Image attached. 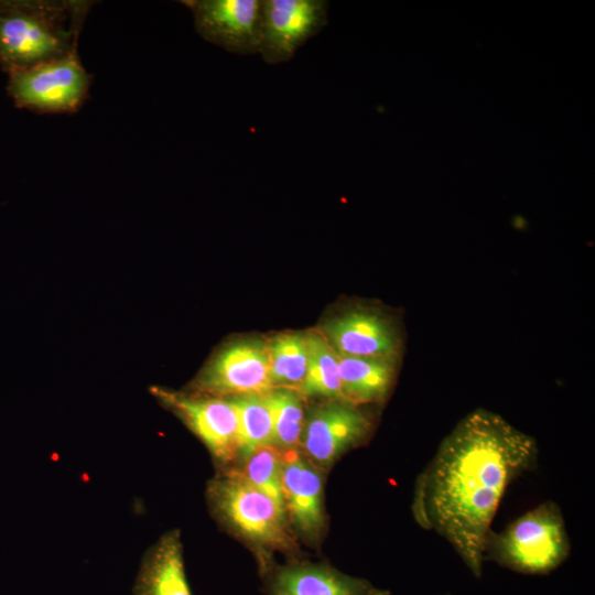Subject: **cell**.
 I'll list each match as a JSON object with an SVG mask.
<instances>
[{
	"instance_id": "1",
	"label": "cell",
	"mask_w": 595,
	"mask_h": 595,
	"mask_svg": "<svg viewBox=\"0 0 595 595\" xmlns=\"http://www.w3.org/2000/svg\"><path fill=\"white\" fill-rule=\"evenodd\" d=\"M539 458L534 437L477 408L441 441L414 482V521L443 538L480 577L491 523L508 487Z\"/></svg>"
},
{
	"instance_id": "2",
	"label": "cell",
	"mask_w": 595,
	"mask_h": 595,
	"mask_svg": "<svg viewBox=\"0 0 595 595\" xmlns=\"http://www.w3.org/2000/svg\"><path fill=\"white\" fill-rule=\"evenodd\" d=\"M86 0H0V66L8 75L78 54Z\"/></svg>"
},
{
	"instance_id": "3",
	"label": "cell",
	"mask_w": 595,
	"mask_h": 595,
	"mask_svg": "<svg viewBox=\"0 0 595 595\" xmlns=\"http://www.w3.org/2000/svg\"><path fill=\"white\" fill-rule=\"evenodd\" d=\"M571 543L561 508L548 500L504 530L490 531L485 559L521 574H548L569 558Z\"/></svg>"
},
{
	"instance_id": "4",
	"label": "cell",
	"mask_w": 595,
	"mask_h": 595,
	"mask_svg": "<svg viewBox=\"0 0 595 595\" xmlns=\"http://www.w3.org/2000/svg\"><path fill=\"white\" fill-rule=\"evenodd\" d=\"M207 499L218 519L263 551L295 549L286 513L236 469L208 484Z\"/></svg>"
},
{
	"instance_id": "5",
	"label": "cell",
	"mask_w": 595,
	"mask_h": 595,
	"mask_svg": "<svg viewBox=\"0 0 595 595\" xmlns=\"http://www.w3.org/2000/svg\"><path fill=\"white\" fill-rule=\"evenodd\" d=\"M91 79L76 54L10 74L7 91L19 108L74 113L88 98Z\"/></svg>"
},
{
	"instance_id": "6",
	"label": "cell",
	"mask_w": 595,
	"mask_h": 595,
	"mask_svg": "<svg viewBox=\"0 0 595 595\" xmlns=\"http://www.w3.org/2000/svg\"><path fill=\"white\" fill-rule=\"evenodd\" d=\"M150 393L175 414L220 464L240 456L238 416L231 399L152 386Z\"/></svg>"
},
{
	"instance_id": "7",
	"label": "cell",
	"mask_w": 595,
	"mask_h": 595,
	"mask_svg": "<svg viewBox=\"0 0 595 595\" xmlns=\"http://www.w3.org/2000/svg\"><path fill=\"white\" fill-rule=\"evenodd\" d=\"M273 388L267 342L246 339L218 350L188 385L187 392L225 397Z\"/></svg>"
},
{
	"instance_id": "8",
	"label": "cell",
	"mask_w": 595,
	"mask_h": 595,
	"mask_svg": "<svg viewBox=\"0 0 595 595\" xmlns=\"http://www.w3.org/2000/svg\"><path fill=\"white\" fill-rule=\"evenodd\" d=\"M372 429V418L360 405L326 400L305 416L300 446L315 466L327 467L346 451L363 444Z\"/></svg>"
},
{
	"instance_id": "9",
	"label": "cell",
	"mask_w": 595,
	"mask_h": 595,
	"mask_svg": "<svg viewBox=\"0 0 595 595\" xmlns=\"http://www.w3.org/2000/svg\"><path fill=\"white\" fill-rule=\"evenodd\" d=\"M326 0H261L259 54L271 65L290 61L327 24Z\"/></svg>"
},
{
	"instance_id": "10",
	"label": "cell",
	"mask_w": 595,
	"mask_h": 595,
	"mask_svg": "<svg viewBox=\"0 0 595 595\" xmlns=\"http://www.w3.org/2000/svg\"><path fill=\"white\" fill-rule=\"evenodd\" d=\"M196 32L228 52H259L261 0H184Z\"/></svg>"
},
{
	"instance_id": "11",
	"label": "cell",
	"mask_w": 595,
	"mask_h": 595,
	"mask_svg": "<svg viewBox=\"0 0 595 595\" xmlns=\"http://www.w3.org/2000/svg\"><path fill=\"white\" fill-rule=\"evenodd\" d=\"M338 355L354 357H399L401 335L387 314L355 307L331 320L322 332Z\"/></svg>"
},
{
	"instance_id": "12",
	"label": "cell",
	"mask_w": 595,
	"mask_h": 595,
	"mask_svg": "<svg viewBox=\"0 0 595 595\" xmlns=\"http://www.w3.org/2000/svg\"><path fill=\"white\" fill-rule=\"evenodd\" d=\"M281 478L289 521L301 537L315 541L325 524L323 480L318 468L298 448L284 450Z\"/></svg>"
},
{
	"instance_id": "13",
	"label": "cell",
	"mask_w": 595,
	"mask_h": 595,
	"mask_svg": "<svg viewBox=\"0 0 595 595\" xmlns=\"http://www.w3.org/2000/svg\"><path fill=\"white\" fill-rule=\"evenodd\" d=\"M264 573L267 595H390L324 563H290Z\"/></svg>"
},
{
	"instance_id": "14",
	"label": "cell",
	"mask_w": 595,
	"mask_h": 595,
	"mask_svg": "<svg viewBox=\"0 0 595 595\" xmlns=\"http://www.w3.org/2000/svg\"><path fill=\"white\" fill-rule=\"evenodd\" d=\"M132 595H192L178 530L160 537L143 554Z\"/></svg>"
},
{
	"instance_id": "15",
	"label": "cell",
	"mask_w": 595,
	"mask_h": 595,
	"mask_svg": "<svg viewBox=\"0 0 595 595\" xmlns=\"http://www.w3.org/2000/svg\"><path fill=\"white\" fill-rule=\"evenodd\" d=\"M337 356L345 401L361 405L387 399L396 380L399 357Z\"/></svg>"
},
{
	"instance_id": "16",
	"label": "cell",
	"mask_w": 595,
	"mask_h": 595,
	"mask_svg": "<svg viewBox=\"0 0 595 595\" xmlns=\"http://www.w3.org/2000/svg\"><path fill=\"white\" fill-rule=\"evenodd\" d=\"M309 361L298 392L304 397H322L345 401L338 369V356L322 332H306ZM347 402V401H346Z\"/></svg>"
},
{
	"instance_id": "17",
	"label": "cell",
	"mask_w": 595,
	"mask_h": 595,
	"mask_svg": "<svg viewBox=\"0 0 595 595\" xmlns=\"http://www.w3.org/2000/svg\"><path fill=\"white\" fill-rule=\"evenodd\" d=\"M273 388L299 390L307 370L306 333H281L267 342Z\"/></svg>"
},
{
	"instance_id": "18",
	"label": "cell",
	"mask_w": 595,
	"mask_h": 595,
	"mask_svg": "<svg viewBox=\"0 0 595 595\" xmlns=\"http://www.w3.org/2000/svg\"><path fill=\"white\" fill-rule=\"evenodd\" d=\"M262 396L272 418L273 445L281 451L298 448L305 423L303 397L288 388H272Z\"/></svg>"
},
{
	"instance_id": "19",
	"label": "cell",
	"mask_w": 595,
	"mask_h": 595,
	"mask_svg": "<svg viewBox=\"0 0 595 595\" xmlns=\"http://www.w3.org/2000/svg\"><path fill=\"white\" fill-rule=\"evenodd\" d=\"M231 401L238 416L240 456L246 458L262 446L273 445L272 418L262 393L236 396Z\"/></svg>"
},
{
	"instance_id": "20",
	"label": "cell",
	"mask_w": 595,
	"mask_h": 595,
	"mask_svg": "<svg viewBox=\"0 0 595 595\" xmlns=\"http://www.w3.org/2000/svg\"><path fill=\"white\" fill-rule=\"evenodd\" d=\"M244 461V467L236 469L240 476L271 498L285 512L281 478L282 451L274 445H266L252 452Z\"/></svg>"
}]
</instances>
